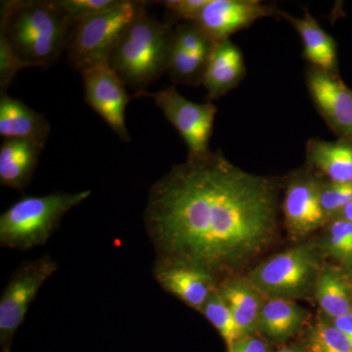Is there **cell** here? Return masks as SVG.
Masks as SVG:
<instances>
[{
    "mask_svg": "<svg viewBox=\"0 0 352 352\" xmlns=\"http://www.w3.org/2000/svg\"><path fill=\"white\" fill-rule=\"evenodd\" d=\"M144 224L156 261L191 264L219 279L276 238V185L220 153L189 156L152 185Z\"/></svg>",
    "mask_w": 352,
    "mask_h": 352,
    "instance_id": "obj_1",
    "label": "cell"
},
{
    "mask_svg": "<svg viewBox=\"0 0 352 352\" xmlns=\"http://www.w3.org/2000/svg\"><path fill=\"white\" fill-rule=\"evenodd\" d=\"M0 8V38L25 68L50 67L66 51L73 25L54 0H10Z\"/></svg>",
    "mask_w": 352,
    "mask_h": 352,
    "instance_id": "obj_2",
    "label": "cell"
},
{
    "mask_svg": "<svg viewBox=\"0 0 352 352\" xmlns=\"http://www.w3.org/2000/svg\"><path fill=\"white\" fill-rule=\"evenodd\" d=\"M173 41L170 23L145 10L120 36L108 63L134 94H142L168 73Z\"/></svg>",
    "mask_w": 352,
    "mask_h": 352,
    "instance_id": "obj_3",
    "label": "cell"
},
{
    "mask_svg": "<svg viewBox=\"0 0 352 352\" xmlns=\"http://www.w3.org/2000/svg\"><path fill=\"white\" fill-rule=\"evenodd\" d=\"M91 195L90 190L27 196L0 217V245L19 251L43 245L56 231L65 214Z\"/></svg>",
    "mask_w": 352,
    "mask_h": 352,
    "instance_id": "obj_4",
    "label": "cell"
},
{
    "mask_svg": "<svg viewBox=\"0 0 352 352\" xmlns=\"http://www.w3.org/2000/svg\"><path fill=\"white\" fill-rule=\"evenodd\" d=\"M146 6L145 1L122 0L111 10L74 24L66 50L72 67L82 73L95 65L108 63L120 36Z\"/></svg>",
    "mask_w": 352,
    "mask_h": 352,
    "instance_id": "obj_5",
    "label": "cell"
},
{
    "mask_svg": "<svg viewBox=\"0 0 352 352\" xmlns=\"http://www.w3.org/2000/svg\"><path fill=\"white\" fill-rule=\"evenodd\" d=\"M318 249L305 243L266 259L248 279L267 298H305L314 294L320 272Z\"/></svg>",
    "mask_w": 352,
    "mask_h": 352,
    "instance_id": "obj_6",
    "label": "cell"
},
{
    "mask_svg": "<svg viewBox=\"0 0 352 352\" xmlns=\"http://www.w3.org/2000/svg\"><path fill=\"white\" fill-rule=\"evenodd\" d=\"M48 254L25 261L14 271L0 298V346L11 351L14 336L25 320L30 305L44 283L58 270Z\"/></svg>",
    "mask_w": 352,
    "mask_h": 352,
    "instance_id": "obj_7",
    "label": "cell"
},
{
    "mask_svg": "<svg viewBox=\"0 0 352 352\" xmlns=\"http://www.w3.org/2000/svg\"><path fill=\"white\" fill-rule=\"evenodd\" d=\"M138 97H148L155 101L186 143L189 156H203L210 152L208 144L217 113L214 104L190 101L173 87L161 91L133 94L131 98Z\"/></svg>",
    "mask_w": 352,
    "mask_h": 352,
    "instance_id": "obj_8",
    "label": "cell"
},
{
    "mask_svg": "<svg viewBox=\"0 0 352 352\" xmlns=\"http://www.w3.org/2000/svg\"><path fill=\"white\" fill-rule=\"evenodd\" d=\"M85 102L104 120L120 140L131 141L126 124V108L131 100L126 87L109 63L82 72Z\"/></svg>",
    "mask_w": 352,
    "mask_h": 352,
    "instance_id": "obj_9",
    "label": "cell"
},
{
    "mask_svg": "<svg viewBox=\"0 0 352 352\" xmlns=\"http://www.w3.org/2000/svg\"><path fill=\"white\" fill-rule=\"evenodd\" d=\"M274 13L272 6L258 0H208L195 24L215 43Z\"/></svg>",
    "mask_w": 352,
    "mask_h": 352,
    "instance_id": "obj_10",
    "label": "cell"
},
{
    "mask_svg": "<svg viewBox=\"0 0 352 352\" xmlns=\"http://www.w3.org/2000/svg\"><path fill=\"white\" fill-rule=\"evenodd\" d=\"M320 185L307 173L296 175L289 182L283 212L287 229L294 239L307 237L327 220L321 208Z\"/></svg>",
    "mask_w": 352,
    "mask_h": 352,
    "instance_id": "obj_11",
    "label": "cell"
},
{
    "mask_svg": "<svg viewBox=\"0 0 352 352\" xmlns=\"http://www.w3.org/2000/svg\"><path fill=\"white\" fill-rule=\"evenodd\" d=\"M153 275L164 291L199 311L219 283L208 271L176 261H155Z\"/></svg>",
    "mask_w": 352,
    "mask_h": 352,
    "instance_id": "obj_12",
    "label": "cell"
},
{
    "mask_svg": "<svg viewBox=\"0 0 352 352\" xmlns=\"http://www.w3.org/2000/svg\"><path fill=\"white\" fill-rule=\"evenodd\" d=\"M307 78L312 100L329 126L352 142V90L333 74L314 67Z\"/></svg>",
    "mask_w": 352,
    "mask_h": 352,
    "instance_id": "obj_13",
    "label": "cell"
},
{
    "mask_svg": "<svg viewBox=\"0 0 352 352\" xmlns=\"http://www.w3.org/2000/svg\"><path fill=\"white\" fill-rule=\"evenodd\" d=\"M214 43L195 24L179 25L173 31L168 73L177 83H203L204 74Z\"/></svg>",
    "mask_w": 352,
    "mask_h": 352,
    "instance_id": "obj_14",
    "label": "cell"
},
{
    "mask_svg": "<svg viewBox=\"0 0 352 352\" xmlns=\"http://www.w3.org/2000/svg\"><path fill=\"white\" fill-rule=\"evenodd\" d=\"M51 126L43 115L19 99L0 92V135L4 139H22L45 146Z\"/></svg>",
    "mask_w": 352,
    "mask_h": 352,
    "instance_id": "obj_15",
    "label": "cell"
},
{
    "mask_svg": "<svg viewBox=\"0 0 352 352\" xmlns=\"http://www.w3.org/2000/svg\"><path fill=\"white\" fill-rule=\"evenodd\" d=\"M244 58L230 39L215 43L208 57L203 85L210 99H219L233 89L244 76Z\"/></svg>",
    "mask_w": 352,
    "mask_h": 352,
    "instance_id": "obj_16",
    "label": "cell"
},
{
    "mask_svg": "<svg viewBox=\"0 0 352 352\" xmlns=\"http://www.w3.org/2000/svg\"><path fill=\"white\" fill-rule=\"evenodd\" d=\"M44 146L22 139H4L0 147V183L9 188L29 186Z\"/></svg>",
    "mask_w": 352,
    "mask_h": 352,
    "instance_id": "obj_17",
    "label": "cell"
},
{
    "mask_svg": "<svg viewBox=\"0 0 352 352\" xmlns=\"http://www.w3.org/2000/svg\"><path fill=\"white\" fill-rule=\"evenodd\" d=\"M217 291L230 308L243 335H256L265 302L263 294L248 278H232L219 282Z\"/></svg>",
    "mask_w": 352,
    "mask_h": 352,
    "instance_id": "obj_18",
    "label": "cell"
},
{
    "mask_svg": "<svg viewBox=\"0 0 352 352\" xmlns=\"http://www.w3.org/2000/svg\"><path fill=\"white\" fill-rule=\"evenodd\" d=\"M308 163L327 176L330 182L352 184V142L346 139L325 141L310 139L307 145Z\"/></svg>",
    "mask_w": 352,
    "mask_h": 352,
    "instance_id": "obj_19",
    "label": "cell"
},
{
    "mask_svg": "<svg viewBox=\"0 0 352 352\" xmlns=\"http://www.w3.org/2000/svg\"><path fill=\"white\" fill-rule=\"evenodd\" d=\"M300 34L303 43V55L314 66L326 73L333 74L337 69V47L335 41L324 31L317 21L305 13L302 18L285 14Z\"/></svg>",
    "mask_w": 352,
    "mask_h": 352,
    "instance_id": "obj_20",
    "label": "cell"
},
{
    "mask_svg": "<svg viewBox=\"0 0 352 352\" xmlns=\"http://www.w3.org/2000/svg\"><path fill=\"white\" fill-rule=\"evenodd\" d=\"M307 312L293 300L267 298L259 317L258 331L274 342L291 339L302 327Z\"/></svg>",
    "mask_w": 352,
    "mask_h": 352,
    "instance_id": "obj_21",
    "label": "cell"
},
{
    "mask_svg": "<svg viewBox=\"0 0 352 352\" xmlns=\"http://www.w3.org/2000/svg\"><path fill=\"white\" fill-rule=\"evenodd\" d=\"M314 295L321 309L333 319L351 314L352 286L349 275L336 267L321 268Z\"/></svg>",
    "mask_w": 352,
    "mask_h": 352,
    "instance_id": "obj_22",
    "label": "cell"
},
{
    "mask_svg": "<svg viewBox=\"0 0 352 352\" xmlns=\"http://www.w3.org/2000/svg\"><path fill=\"white\" fill-rule=\"evenodd\" d=\"M307 352H352V342L332 320L318 319L305 337Z\"/></svg>",
    "mask_w": 352,
    "mask_h": 352,
    "instance_id": "obj_23",
    "label": "cell"
},
{
    "mask_svg": "<svg viewBox=\"0 0 352 352\" xmlns=\"http://www.w3.org/2000/svg\"><path fill=\"white\" fill-rule=\"evenodd\" d=\"M201 312L217 329V332L226 342L227 349L232 346L238 340L244 337L237 322L234 318L230 308L224 302L217 289L208 298L207 302L201 308Z\"/></svg>",
    "mask_w": 352,
    "mask_h": 352,
    "instance_id": "obj_24",
    "label": "cell"
},
{
    "mask_svg": "<svg viewBox=\"0 0 352 352\" xmlns=\"http://www.w3.org/2000/svg\"><path fill=\"white\" fill-rule=\"evenodd\" d=\"M122 0H54L66 19L72 25L98 14L106 12L122 3Z\"/></svg>",
    "mask_w": 352,
    "mask_h": 352,
    "instance_id": "obj_25",
    "label": "cell"
},
{
    "mask_svg": "<svg viewBox=\"0 0 352 352\" xmlns=\"http://www.w3.org/2000/svg\"><path fill=\"white\" fill-rule=\"evenodd\" d=\"M323 249L329 256L346 261L352 256V222L337 219L329 226Z\"/></svg>",
    "mask_w": 352,
    "mask_h": 352,
    "instance_id": "obj_26",
    "label": "cell"
},
{
    "mask_svg": "<svg viewBox=\"0 0 352 352\" xmlns=\"http://www.w3.org/2000/svg\"><path fill=\"white\" fill-rule=\"evenodd\" d=\"M352 200V184L330 182H321L320 204L326 219L340 215Z\"/></svg>",
    "mask_w": 352,
    "mask_h": 352,
    "instance_id": "obj_27",
    "label": "cell"
},
{
    "mask_svg": "<svg viewBox=\"0 0 352 352\" xmlns=\"http://www.w3.org/2000/svg\"><path fill=\"white\" fill-rule=\"evenodd\" d=\"M25 65L18 58L6 39L0 38V92H6L14 78Z\"/></svg>",
    "mask_w": 352,
    "mask_h": 352,
    "instance_id": "obj_28",
    "label": "cell"
},
{
    "mask_svg": "<svg viewBox=\"0 0 352 352\" xmlns=\"http://www.w3.org/2000/svg\"><path fill=\"white\" fill-rule=\"evenodd\" d=\"M208 0H166L160 3L166 7V13L175 20L195 23Z\"/></svg>",
    "mask_w": 352,
    "mask_h": 352,
    "instance_id": "obj_29",
    "label": "cell"
},
{
    "mask_svg": "<svg viewBox=\"0 0 352 352\" xmlns=\"http://www.w3.org/2000/svg\"><path fill=\"white\" fill-rule=\"evenodd\" d=\"M227 352H270L267 344L256 335L244 336L238 340Z\"/></svg>",
    "mask_w": 352,
    "mask_h": 352,
    "instance_id": "obj_30",
    "label": "cell"
},
{
    "mask_svg": "<svg viewBox=\"0 0 352 352\" xmlns=\"http://www.w3.org/2000/svg\"><path fill=\"white\" fill-rule=\"evenodd\" d=\"M333 325L342 331L352 342V315L351 314L332 320Z\"/></svg>",
    "mask_w": 352,
    "mask_h": 352,
    "instance_id": "obj_31",
    "label": "cell"
},
{
    "mask_svg": "<svg viewBox=\"0 0 352 352\" xmlns=\"http://www.w3.org/2000/svg\"><path fill=\"white\" fill-rule=\"evenodd\" d=\"M340 219L349 220L352 222V200L347 204L346 207L340 214Z\"/></svg>",
    "mask_w": 352,
    "mask_h": 352,
    "instance_id": "obj_32",
    "label": "cell"
},
{
    "mask_svg": "<svg viewBox=\"0 0 352 352\" xmlns=\"http://www.w3.org/2000/svg\"><path fill=\"white\" fill-rule=\"evenodd\" d=\"M276 352H307L305 346H291L285 347L283 349H280Z\"/></svg>",
    "mask_w": 352,
    "mask_h": 352,
    "instance_id": "obj_33",
    "label": "cell"
},
{
    "mask_svg": "<svg viewBox=\"0 0 352 352\" xmlns=\"http://www.w3.org/2000/svg\"><path fill=\"white\" fill-rule=\"evenodd\" d=\"M347 267V275L352 276V256L346 261Z\"/></svg>",
    "mask_w": 352,
    "mask_h": 352,
    "instance_id": "obj_34",
    "label": "cell"
},
{
    "mask_svg": "<svg viewBox=\"0 0 352 352\" xmlns=\"http://www.w3.org/2000/svg\"><path fill=\"white\" fill-rule=\"evenodd\" d=\"M2 352H12L11 351H2Z\"/></svg>",
    "mask_w": 352,
    "mask_h": 352,
    "instance_id": "obj_35",
    "label": "cell"
},
{
    "mask_svg": "<svg viewBox=\"0 0 352 352\" xmlns=\"http://www.w3.org/2000/svg\"><path fill=\"white\" fill-rule=\"evenodd\" d=\"M351 314L352 315V307H351Z\"/></svg>",
    "mask_w": 352,
    "mask_h": 352,
    "instance_id": "obj_36",
    "label": "cell"
}]
</instances>
